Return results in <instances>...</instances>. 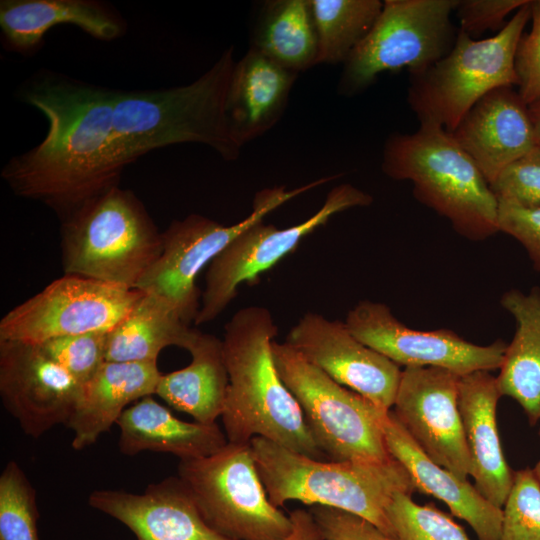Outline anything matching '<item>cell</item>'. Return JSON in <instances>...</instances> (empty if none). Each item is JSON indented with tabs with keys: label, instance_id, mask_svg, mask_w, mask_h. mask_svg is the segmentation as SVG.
I'll use <instances>...</instances> for the list:
<instances>
[{
	"label": "cell",
	"instance_id": "obj_1",
	"mask_svg": "<svg viewBox=\"0 0 540 540\" xmlns=\"http://www.w3.org/2000/svg\"><path fill=\"white\" fill-rule=\"evenodd\" d=\"M114 90L55 74L38 77L23 101L48 121L44 139L12 157L1 176L20 197L38 200L65 218L119 186L128 165L113 122Z\"/></svg>",
	"mask_w": 540,
	"mask_h": 540
},
{
	"label": "cell",
	"instance_id": "obj_2",
	"mask_svg": "<svg viewBox=\"0 0 540 540\" xmlns=\"http://www.w3.org/2000/svg\"><path fill=\"white\" fill-rule=\"evenodd\" d=\"M278 327L269 309L248 306L226 323L223 353L228 388L221 415L228 442L262 437L302 455L322 460L295 397L274 361Z\"/></svg>",
	"mask_w": 540,
	"mask_h": 540
},
{
	"label": "cell",
	"instance_id": "obj_3",
	"mask_svg": "<svg viewBox=\"0 0 540 540\" xmlns=\"http://www.w3.org/2000/svg\"><path fill=\"white\" fill-rule=\"evenodd\" d=\"M235 65L233 47L190 84L157 90H114L113 122L129 165L146 153L173 144L199 143L227 161L241 146L230 131L227 91Z\"/></svg>",
	"mask_w": 540,
	"mask_h": 540
},
{
	"label": "cell",
	"instance_id": "obj_4",
	"mask_svg": "<svg viewBox=\"0 0 540 540\" xmlns=\"http://www.w3.org/2000/svg\"><path fill=\"white\" fill-rule=\"evenodd\" d=\"M253 457L273 505L288 501L322 505L359 515L395 537L387 507L398 492L412 495L415 485L395 458L386 461H323L262 437L250 441Z\"/></svg>",
	"mask_w": 540,
	"mask_h": 540
},
{
	"label": "cell",
	"instance_id": "obj_5",
	"mask_svg": "<svg viewBox=\"0 0 540 540\" xmlns=\"http://www.w3.org/2000/svg\"><path fill=\"white\" fill-rule=\"evenodd\" d=\"M382 170L411 181L415 198L447 218L462 237L482 241L499 232V204L490 184L443 127L420 123L412 134L391 136Z\"/></svg>",
	"mask_w": 540,
	"mask_h": 540
},
{
	"label": "cell",
	"instance_id": "obj_6",
	"mask_svg": "<svg viewBox=\"0 0 540 540\" xmlns=\"http://www.w3.org/2000/svg\"><path fill=\"white\" fill-rule=\"evenodd\" d=\"M161 251L162 233L143 203L119 186L61 219L66 275L136 289Z\"/></svg>",
	"mask_w": 540,
	"mask_h": 540
},
{
	"label": "cell",
	"instance_id": "obj_7",
	"mask_svg": "<svg viewBox=\"0 0 540 540\" xmlns=\"http://www.w3.org/2000/svg\"><path fill=\"white\" fill-rule=\"evenodd\" d=\"M530 3L520 7L490 38L476 40L459 30L447 55L411 75L407 99L420 123L436 124L451 133L488 92L518 84L516 52L531 19Z\"/></svg>",
	"mask_w": 540,
	"mask_h": 540
},
{
	"label": "cell",
	"instance_id": "obj_8",
	"mask_svg": "<svg viewBox=\"0 0 540 540\" xmlns=\"http://www.w3.org/2000/svg\"><path fill=\"white\" fill-rule=\"evenodd\" d=\"M277 371L298 402L319 449L330 461H386L383 409L340 385L286 342H273Z\"/></svg>",
	"mask_w": 540,
	"mask_h": 540
},
{
	"label": "cell",
	"instance_id": "obj_9",
	"mask_svg": "<svg viewBox=\"0 0 540 540\" xmlns=\"http://www.w3.org/2000/svg\"><path fill=\"white\" fill-rule=\"evenodd\" d=\"M177 476L206 523L229 540H280L292 529L268 497L250 443L227 442L212 455L180 460Z\"/></svg>",
	"mask_w": 540,
	"mask_h": 540
},
{
	"label": "cell",
	"instance_id": "obj_10",
	"mask_svg": "<svg viewBox=\"0 0 540 540\" xmlns=\"http://www.w3.org/2000/svg\"><path fill=\"white\" fill-rule=\"evenodd\" d=\"M459 0H385L367 35L344 63L339 92L354 95L385 71L421 73L452 49L451 13Z\"/></svg>",
	"mask_w": 540,
	"mask_h": 540
},
{
	"label": "cell",
	"instance_id": "obj_11",
	"mask_svg": "<svg viewBox=\"0 0 540 540\" xmlns=\"http://www.w3.org/2000/svg\"><path fill=\"white\" fill-rule=\"evenodd\" d=\"M314 180L288 190L284 186L265 188L253 199L252 211L238 223L225 226L199 214L174 220L162 232V251L136 289L168 302L186 324L194 322L201 303L196 279L240 233L261 221L292 198L330 181Z\"/></svg>",
	"mask_w": 540,
	"mask_h": 540
},
{
	"label": "cell",
	"instance_id": "obj_12",
	"mask_svg": "<svg viewBox=\"0 0 540 540\" xmlns=\"http://www.w3.org/2000/svg\"><path fill=\"white\" fill-rule=\"evenodd\" d=\"M372 201L368 193L344 183L330 190L321 208L299 224L281 229L261 220L244 230L209 264L194 324L216 319L236 297L242 283L254 284L260 274L275 266L332 216L368 206Z\"/></svg>",
	"mask_w": 540,
	"mask_h": 540
},
{
	"label": "cell",
	"instance_id": "obj_13",
	"mask_svg": "<svg viewBox=\"0 0 540 540\" xmlns=\"http://www.w3.org/2000/svg\"><path fill=\"white\" fill-rule=\"evenodd\" d=\"M143 294L65 274L2 317L0 341L41 344L62 336L110 331Z\"/></svg>",
	"mask_w": 540,
	"mask_h": 540
},
{
	"label": "cell",
	"instance_id": "obj_14",
	"mask_svg": "<svg viewBox=\"0 0 540 540\" xmlns=\"http://www.w3.org/2000/svg\"><path fill=\"white\" fill-rule=\"evenodd\" d=\"M344 323L359 341L399 366L436 367L459 376L499 369L508 344L498 339L478 345L449 329H412L386 304L370 300L358 302Z\"/></svg>",
	"mask_w": 540,
	"mask_h": 540
},
{
	"label": "cell",
	"instance_id": "obj_15",
	"mask_svg": "<svg viewBox=\"0 0 540 540\" xmlns=\"http://www.w3.org/2000/svg\"><path fill=\"white\" fill-rule=\"evenodd\" d=\"M460 378L442 368L406 367L391 411L431 460L467 479L471 463L458 406Z\"/></svg>",
	"mask_w": 540,
	"mask_h": 540
},
{
	"label": "cell",
	"instance_id": "obj_16",
	"mask_svg": "<svg viewBox=\"0 0 540 540\" xmlns=\"http://www.w3.org/2000/svg\"><path fill=\"white\" fill-rule=\"evenodd\" d=\"M285 342L340 385L383 409H392L400 366L359 341L344 322L306 313Z\"/></svg>",
	"mask_w": 540,
	"mask_h": 540
},
{
	"label": "cell",
	"instance_id": "obj_17",
	"mask_svg": "<svg viewBox=\"0 0 540 540\" xmlns=\"http://www.w3.org/2000/svg\"><path fill=\"white\" fill-rule=\"evenodd\" d=\"M81 384L37 344L0 341V397L26 435L39 438L69 420Z\"/></svg>",
	"mask_w": 540,
	"mask_h": 540
},
{
	"label": "cell",
	"instance_id": "obj_18",
	"mask_svg": "<svg viewBox=\"0 0 540 540\" xmlns=\"http://www.w3.org/2000/svg\"><path fill=\"white\" fill-rule=\"evenodd\" d=\"M88 504L124 524L137 540H229L206 523L178 476L150 484L142 493L95 490Z\"/></svg>",
	"mask_w": 540,
	"mask_h": 540
},
{
	"label": "cell",
	"instance_id": "obj_19",
	"mask_svg": "<svg viewBox=\"0 0 540 540\" xmlns=\"http://www.w3.org/2000/svg\"><path fill=\"white\" fill-rule=\"evenodd\" d=\"M491 185L536 144L528 104L514 86L484 95L451 132Z\"/></svg>",
	"mask_w": 540,
	"mask_h": 540
},
{
	"label": "cell",
	"instance_id": "obj_20",
	"mask_svg": "<svg viewBox=\"0 0 540 540\" xmlns=\"http://www.w3.org/2000/svg\"><path fill=\"white\" fill-rule=\"evenodd\" d=\"M380 425L389 454L406 468L417 491L444 502L452 515L471 526L478 540L500 539L502 508L488 501L467 479L431 460L391 410L381 411Z\"/></svg>",
	"mask_w": 540,
	"mask_h": 540
},
{
	"label": "cell",
	"instance_id": "obj_21",
	"mask_svg": "<svg viewBox=\"0 0 540 540\" xmlns=\"http://www.w3.org/2000/svg\"><path fill=\"white\" fill-rule=\"evenodd\" d=\"M501 394L497 378L489 371L461 376L458 406L470 457V476L477 490L502 508L513 483L497 427V403Z\"/></svg>",
	"mask_w": 540,
	"mask_h": 540
},
{
	"label": "cell",
	"instance_id": "obj_22",
	"mask_svg": "<svg viewBox=\"0 0 540 540\" xmlns=\"http://www.w3.org/2000/svg\"><path fill=\"white\" fill-rule=\"evenodd\" d=\"M161 375L157 362H104L81 385L66 423L73 432V449L83 450L94 444L131 403L155 394Z\"/></svg>",
	"mask_w": 540,
	"mask_h": 540
},
{
	"label": "cell",
	"instance_id": "obj_23",
	"mask_svg": "<svg viewBox=\"0 0 540 540\" xmlns=\"http://www.w3.org/2000/svg\"><path fill=\"white\" fill-rule=\"evenodd\" d=\"M297 75L251 48L235 62L226 115L232 136L241 147L279 121Z\"/></svg>",
	"mask_w": 540,
	"mask_h": 540
},
{
	"label": "cell",
	"instance_id": "obj_24",
	"mask_svg": "<svg viewBox=\"0 0 540 540\" xmlns=\"http://www.w3.org/2000/svg\"><path fill=\"white\" fill-rule=\"evenodd\" d=\"M116 425L120 430L118 447L126 456L151 451L180 460L195 459L214 454L228 442L217 423L183 421L151 396L126 408Z\"/></svg>",
	"mask_w": 540,
	"mask_h": 540
},
{
	"label": "cell",
	"instance_id": "obj_25",
	"mask_svg": "<svg viewBox=\"0 0 540 540\" xmlns=\"http://www.w3.org/2000/svg\"><path fill=\"white\" fill-rule=\"evenodd\" d=\"M58 24L74 25L102 41L123 35L124 20L107 4L95 0H1L0 27L5 43L28 52Z\"/></svg>",
	"mask_w": 540,
	"mask_h": 540
},
{
	"label": "cell",
	"instance_id": "obj_26",
	"mask_svg": "<svg viewBox=\"0 0 540 540\" xmlns=\"http://www.w3.org/2000/svg\"><path fill=\"white\" fill-rule=\"evenodd\" d=\"M500 304L513 316L516 330L496 376L498 388L535 425L540 420V287L528 293L510 289L501 295Z\"/></svg>",
	"mask_w": 540,
	"mask_h": 540
},
{
	"label": "cell",
	"instance_id": "obj_27",
	"mask_svg": "<svg viewBox=\"0 0 540 540\" xmlns=\"http://www.w3.org/2000/svg\"><path fill=\"white\" fill-rule=\"evenodd\" d=\"M187 351L190 364L162 374L155 394L196 422L216 423L224 410L229 383L222 340L199 331Z\"/></svg>",
	"mask_w": 540,
	"mask_h": 540
},
{
	"label": "cell",
	"instance_id": "obj_28",
	"mask_svg": "<svg viewBox=\"0 0 540 540\" xmlns=\"http://www.w3.org/2000/svg\"><path fill=\"white\" fill-rule=\"evenodd\" d=\"M198 332L184 323L164 299L144 292L130 312L108 331L106 361L157 362L165 347L188 350Z\"/></svg>",
	"mask_w": 540,
	"mask_h": 540
},
{
	"label": "cell",
	"instance_id": "obj_29",
	"mask_svg": "<svg viewBox=\"0 0 540 540\" xmlns=\"http://www.w3.org/2000/svg\"><path fill=\"white\" fill-rule=\"evenodd\" d=\"M251 49L295 73L316 65L318 37L310 0L266 1L254 25Z\"/></svg>",
	"mask_w": 540,
	"mask_h": 540
},
{
	"label": "cell",
	"instance_id": "obj_30",
	"mask_svg": "<svg viewBox=\"0 0 540 540\" xmlns=\"http://www.w3.org/2000/svg\"><path fill=\"white\" fill-rule=\"evenodd\" d=\"M317 37V64L345 63L378 18L380 0H310Z\"/></svg>",
	"mask_w": 540,
	"mask_h": 540
},
{
	"label": "cell",
	"instance_id": "obj_31",
	"mask_svg": "<svg viewBox=\"0 0 540 540\" xmlns=\"http://www.w3.org/2000/svg\"><path fill=\"white\" fill-rule=\"evenodd\" d=\"M36 490L20 465L9 461L0 475V540H39Z\"/></svg>",
	"mask_w": 540,
	"mask_h": 540
},
{
	"label": "cell",
	"instance_id": "obj_32",
	"mask_svg": "<svg viewBox=\"0 0 540 540\" xmlns=\"http://www.w3.org/2000/svg\"><path fill=\"white\" fill-rule=\"evenodd\" d=\"M398 492L387 507L397 540H470L465 530L433 503L419 505Z\"/></svg>",
	"mask_w": 540,
	"mask_h": 540
},
{
	"label": "cell",
	"instance_id": "obj_33",
	"mask_svg": "<svg viewBox=\"0 0 540 540\" xmlns=\"http://www.w3.org/2000/svg\"><path fill=\"white\" fill-rule=\"evenodd\" d=\"M499 540H540V482L531 468L514 472Z\"/></svg>",
	"mask_w": 540,
	"mask_h": 540
},
{
	"label": "cell",
	"instance_id": "obj_34",
	"mask_svg": "<svg viewBox=\"0 0 540 540\" xmlns=\"http://www.w3.org/2000/svg\"><path fill=\"white\" fill-rule=\"evenodd\" d=\"M107 334L108 331H95L68 335L37 345L82 385L106 362Z\"/></svg>",
	"mask_w": 540,
	"mask_h": 540
},
{
	"label": "cell",
	"instance_id": "obj_35",
	"mask_svg": "<svg viewBox=\"0 0 540 540\" xmlns=\"http://www.w3.org/2000/svg\"><path fill=\"white\" fill-rule=\"evenodd\" d=\"M490 187L498 202L540 207V146L505 168Z\"/></svg>",
	"mask_w": 540,
	"mask_h": 540
},
{
	"label": "cell",
	"instance_id": "obj_36",
	"mask_svg": "<svg viewBox=\"0 0 540 540\" xmlns=\"http://www.w3.org/2000/svg\"><path fill=\"white\" fill-rule=\"evenodd\" d=\"M531 29L522 35L515 59L518 92L525 103L540 98V0H532Z\"/></svg>",
	"mask_w": 540,
	"mask_h": 540
},
{
	"label": "cell",
	"instance_id": "obj_37",
	"mask_svg": "<svg viewBox=\"0 0 540 540\" xmlns=\"http://www.w3.org/2000/svg\"><path fill=\"white\" fill-rule=\"evenodd\" d=\"M309 510L324 540H397L351 512L322 505H313Z\"/></svg>",
	"mask_w": 540,
	"mask_h": 540
},
{
	"label": "cell",
	"instance_id": "obj_38",
	"mask_svg": "<svg viewBox=\"0 0 540 540\" xmlns=\"http://www.w3.org/2000/svg\"><path fill=\"white\" fill-rule=\"evenodd\" d=\"M498 204L499 232L516 239L525 248L534 269L540 272V207Z\"/></svg>",
	"mask_w": 540,
	"mask_h": 540
},
{
	"label": "cell",
	"instance_id": "obj_39",
	"mask_svg": "<svg viewBox=\"0 0 540 540\" xmlns=\"http://www.w3.org/2000/svg\"><path fill=\"white\" fill-rule=\"evenodd\" d=\"M529 0H459L456 11L463 32L476 36L487 30L499 32L505 18Z\"/></svg>",
	"mask_w": 540,
	"mask_h": 540
},
{
	"label": "cell",
	"instance_id": "obj_40",
	"mask_svg": "<svg viewBox=\"0 0 540 540\" xmlns=\"http://www.w3.org/2000/svg\"><path fill=\"white\" fill-rule=\"evenodd\" d=\"M288 515L292 529L280 540H324L310 510L295 509Z\"/></svg>",
	"mask_w": 540,
	"mask_h": 540
},
{
	"label": "cell",
	"instance_id": "obj_41",
	"mask_svg": "<svg viewBox=\"0 0 540 540\" xmlns=\"http://www.w3.org/2000/svg\"><path fill=\"white\" fill-rule=\"evenodd\" d=\"M528 112L532 122L536 144L540 146V98L528 104Z\"/></svg>",
	"mask_w": 540,
	"mask_h": 540
},
{
	"label": "cell",
	"instance_id": "obj_42",
	"mask_svg": "<svg viewBox=\"0 0 540 540\" xmlns=\"http://www.w3.org/2000/svg\"><path fill=\"white\" fill-rule=\"evenodd\" d=\"M540 421V420H539ZM533 471L538 479V481L540 482V459L539 461L536 463L535 467L533 468Z\"/></svg>",
	"mask_w": 540,
	"mask_h": 540
}]
</instances>
